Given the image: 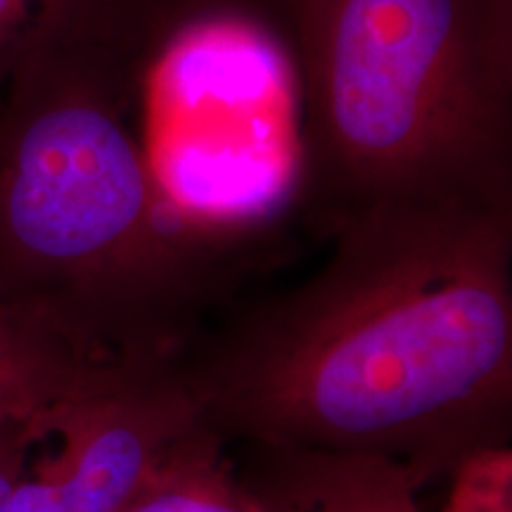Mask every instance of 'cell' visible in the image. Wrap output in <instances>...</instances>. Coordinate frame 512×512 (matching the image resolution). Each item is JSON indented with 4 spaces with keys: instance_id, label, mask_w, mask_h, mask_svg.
<instances>
[{
    "instance_id": "10",
    "label": "cell",
    "mask_w": 512,
    "mask_h": 512,
    "mask_svg": "<svg viewBox=\"0 0 512 512\" xmlns=\"http://www.w3.org/2000/svg\"><path fill=\"white\" fill-rule=\"evenodd\" d=\"M155 3L174 24L204 17H230L261 24L280 38L292 8V0H155Z\"/></svg>"
},
{
    "instance_id": "9",
    "label": "cell",
    "mask_w": 512,
    "mask_h": 512,
    "mask_svg": "<svg viewBox=\"0 0 512 512\" xmlns=\"http://www.w3.org/2000/svg\"><path fill=\"white\" fill-rule=\"evenodd\" d=\"M86 0H0V98L29 50Z\"/></svg>"
},
{
    "instance_id": "5",
    "label": "cell",
    "mask_w": 512,
    "mask_h": 512,
    "mask_svg": "<svg viewBox=\"0 0 512 512\" xmlns=\"http://www.w3.org/2000/svg\"><path fill=\"white\" fill-rule=\"evenodd\" d=\"M150 368L159 366L124 361L53 311L0 302V427L43 439L64 413Z\"/></svg>"
},
{
    "instance_id": "4",
    "label": "cell",
    "mask_w": 512,
    "mask_h": 512,
    "mask_svg": "<svg viewBox=\"0 0 512 512\" xmlns=\"http://www.w3.org/2000/svg\"><path fill=\"white\" fill-rule=\"evenodd\" d=\"M195 422L174 368L128 377L55 422L53 451L27 463L5 512H114Z\"/></svg>"
},
{
    "instance_id": "1",
    "label": "cell",
    "mask_w": 512,
    "mask_h": 512,
    "mask_svg": "<svg viewBox=\"0 0 512 512\" xmlns=\"http://www.w3.org/2000/svg\"><path fill=\"white\" fill-rule=\"evenodd\" d=\"M171 363L228 446L361 453L420 484L512 434V207L380 204Z\"/></svg>"
},
{
    "instance_id": "6",
    "label": "cell",
    "mask_w": 512,
    "mask_h": 512,
    "mask_svg": "<svg viewBox=\"0 0 512 512\" xmlns=\"http://www.w3.org/2000/svg\"><path fill=\"white\" fill-rule=\"evenodd\" d=\"M242 475L266 512H422L406 465L361 453L242 446Z\"/></svg>"
},
{
    "instance_id": "7",
    "label": "cell",
    "mask_w": 512,
    "mask_h": 512,
    "mask_svg": "<svg viewBox=\"0 0 512 512\" xmlns=\"http://www.w3.org/2000/svg\"><path fill=\"white\" fill-rule=\"evenodd\" d=\"M114 512H266L228 444L197 418Z\"/></svg>"
},
{
    "instance_id": "8",
    "label": "cell",
    "mask_w": 512,
    "mask_h": 512,
    "mask_svg": "<svg viewBox=\"0 0 512 512\" xmlns=\"http://www.w3.org/2000/svg\"><path fill=\"white\" fill-rule=\"evenodd\" d=\"M446 512H512V444L467 453L451 472Z\"/></svg>"
},
{
    "instance_id": "3",
    "label": "cell",
    "mask_w": 512,
    "mask_h": 512,
    "mask_svg": "<svg viewBox=\"0 0 512 512\" xmlns=\"http://www.w3.org/2000/svg\"><path fill=\"white\" fill-rule=\"evenodd\" d=\"M297 192L328 226L380 204L512 207V0H292Z\"/></svg>"
},
{
    "instance_id": "2",
    "label": "cell",
    "mask_w": 512,
    "mask_h": 512,
    "mask_svg": "<svg viewBox=\"0 0 512 512\" xmlns=\"http://www.w3.org/2000/svg\"><path fill=\"white\" fill-rule=\"evenodd\" d=\"M169 29L155 0H86L0 98V302L53 311L140 366L174 363L200 330L219 261L138 136Z\"/></svg>"
},
{
    "instance_id": "11",
    "label": "cell",
    "mask_w": 512,
    "mask_h": 512,
    "mask_svg": "<svg viewBox=\"0 0 512 512\" xmlns=\"http://www.w3.org/2000/svg\"><path fill=\"white\" fill-rule=\"evenodd\" d=\"M38 434L24 425L0 427V512L8 508V498L17 479L27 467L31 451L38 444Z\"/></svg>"
}]
</instances>
